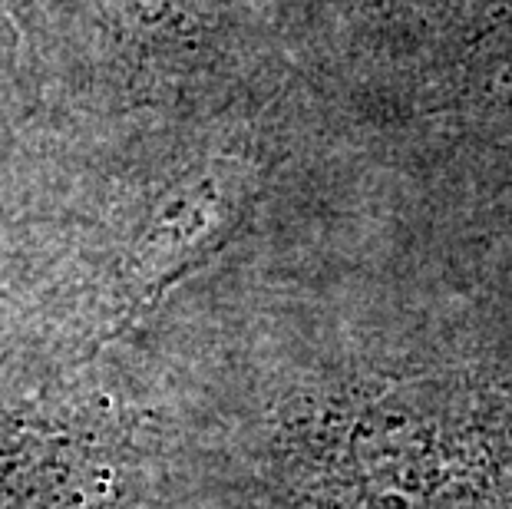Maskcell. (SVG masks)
I'll return each instance as SVG.
<instances>
[{
  "mask_svg": "<svg viewBox=\"0 0 512 509\" xmlns=\"http://www.w3.org/2000/svg\"><path fill=\"white\" fill-rule=\"evenodd\" d=\"M255 169L238 156L195 162L162 189L123 258V314L149 311L182 275L212 258L242 225L255 199Z\"/></svg>",
  "mask_w": 512,
  "mask_h": 509,
  "instance_id": "obj_1",
  "label": "cell"
}]
</instances>
